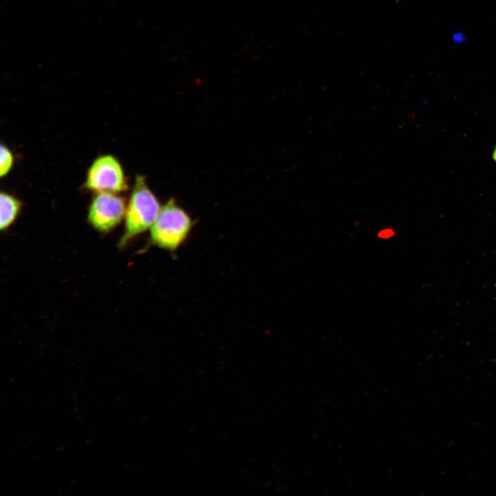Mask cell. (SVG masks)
<instances>
[{
	"instance_id": "obj_2",
	"label": "cell",
	"mask_w": 496,
	"mask_h": 496,
	"mask_svg": "<svg viewBox=\"0 0 496 496\" xmlns=\"http://www.w3.org/2000/svg\"><path fill=\"white\" fill-rule=\"evenodd\" d=\"M194 222L187 212L173 198L162 205L150 228L149 242L161 249L175 253L186 241Z\"/></svg>"
},
{
	"instance_id": "obj_3",
	"label": "cell",
	"mask_w": 496,
	"mask_h": 496,
	"mask_svg": "<svg viewBox=\"0 0 496 496\" xmlns=\"http://www.w3.org/2000/svg\"><path fill=\"white\" fill-rule=\"evenodd\" d=\"M83 187L94 194H121L127 189L128 183L118 160L104 154L96 158L89 167Z\"/></svg>"
},
{
	"instance_id": "obj_6",
	"label": "cell",
	"mask_w": 496,
	"mask_h": 496,
	"mask_svg": "<svg viewBox=\"0 0 496 496\" xmlns=\"http://www.w3.org/2000/svg\"><path fill=\"white\" fill-rule=\"evenodd\" d=\"M14 155L8 147L1 144L0 148V176H6L14 165Z\"/></svg>"
},
{
	"instance_id": "obj_5",
	"label": "cell",
	"mask_w": 496,
	"mask_h": 496,
	"mask_svg": "<svg viewBox=\"0 0 496 496\" xmlns=\"http://www.w3.org/2000/svg\"><path fill=\"white\" fill-rule=\"evenodd\" d=\"M22 202L7 192H1L0 194V229L1 231L8 229L19 216Z\"/></svg>"
},
{
	"instance_id": "obj_1",
	"label": "cell",
	"mask_w": 496,
	"mask_h": 496,
	"mask_svg": "<svg viewBox=\"0 0 496 496\" xmlns=\"http://www.w3.org/2000/svg\"><path fill=\"white\" fill-rule=\"evenodd\" d=\"M161 207L157 197L149 187L145 177L137 175L127 200L124 231L119 246H125L132 240L150 229Z\"/></svg>"
},
{
	"instance_id": "obj_7",
	"label": "cell",
	"mask_w": 496,
	"mask_h": 496,
	"mask_svg": "<svg viewBox=\"0 0 496 496\" xmlns=\"http://www.w3.org/2000/svg\"><path fill=\"white\" fill-rule=\"evenodd\" d=\"M393 234H394V232L393 231V230H391V229H384V230L381 231L378 234V236H379L380 238H388L393 236Z\"/></svg>"
},
{
	"instance_id": "obj_4",
	"label": "cell",
	"mask_w": 496,
	"mask_h": 496,
	"mask_svg": "<svg viewBox=\"0 0 496 496\" xmlns=\"http://www.w3.org/2000/svg\"><path fill=\"white\" fill-rule=\"evenodd\" d=\"M127 201L120 194H94L87 212L89 223L98 231L107 233L124 219Z\"/></svg>"
},
{
	"instance_id": "obj_8",
	"label": "cell",
	"mask_w": 496,
	"mask_h": 496,
	"mask_svg": "<svg viewBox=\"0 0 496 496\" xmlns=\"http://www.w3.org/2000/svg\"><path fill=\"white\" fill-rule=\"evenodd\" d=\"M493 158L496 162V146L493 152Z\"/></svg>"
}]
</instances>
